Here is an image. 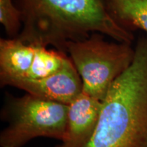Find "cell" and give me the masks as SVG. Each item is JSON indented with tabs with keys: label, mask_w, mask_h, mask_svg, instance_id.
<instances>
[{
	"label": "cell",
	"mask_w": 147,
	"mask_h": 147,
	"mask_svg": "<svg viewBox=\"0 0 147 147\" xmlns=\"http://www.w3.org/2000/svg\"><path fill=\"white\" fill-rule=\"evenodd\" d=\"M23 26L17 38L34 46L66 53L70 42L100 33L115 41L132 44L134 34L117 25L104 0H14Z\"/></svg>",
	"instance_id": "obj_1"
},
{
	"label": "cell",
	"mask_w": 147,
	"mask_h": 147,
	"mask_svg": "<svg viewBox=\"0 0 147 147\" xmlns=\"http://www.w3.org/2000/svg\"><path fill=\"white\" fill-rule=\"evenodd\" d=\"M131 65L102 101L95 133L86 147H147V35L138 38Z\"/></svg>",
	"instance_id": "obj_2"
},
{
	"label": "cell",
	"mask_w": 147,
	"mask_h": 147,
	"mask_svg": "<svg viewBox=\"0 0 147 147\" xmlns=\"http://www.w3.org/2000/svg\"><path fill=\"white\" fill-rule=\"evenodd\" d=\"M100 33L69 42L66 53L82 79L83 91L101 101L113 82L131 65L135 55L131 44L109 42Z\"/></svg>",
	"instance_id": "obj_3"
},
{
	"label": "cell",
	"mask_w": 147,
	"mask_h": 147,
	"mask_svg": "<svg viewBox=\"0 0 147 147\" xmlns=\"http://www.w3.org/2000/svg\"><path fill=\"white\" fill-rule=\"evenodd\" d=\"M68 105L27 93L8 100L4 115L8 125L0 134L1 147H23L40 137L63 139Z\"/></svg>",
	"instance_id": "obj_4"
},
{
	"label": "cell",
	"mask_w": 147,
	"mask_h": 147,
	"mask_svg": "<svg viewBox=\"0 0 147 147\" xmlns=\"http://www.w3.org/2000/svg\"><path fill=\"white\" fill-rule=\"evenodd\" d=\"M10 86L44 100L66 105L83 91L82 79L70 58L63 68L51 76L40 79H19L11 82Z\"/></svg>",
	"instance_id": "obj_5"
},
{
	"label": "cell",
	"mask_w": 147,
	"mask_h": 147,
	"mask_svg": "<svg viewBox=\"0 0 147 147\" xmlns=\"http://www.w3.org/2000/svg\"><path fill=\"white\" fill-rule=\"evenodd\" d=\"M102 101L82 91L68 105L65 134L56 147H86L95 133Z\"/></svg>",
	"instance_id": "obj_6"
},
{
	"label": "cell",
	"mask_w": 147,
	"mask_h": 147,
	"mask_svg": "<svg viewBox=\"0 0 147 147\" xmlns=\"http://www.w3.org/2000/svg\"><path fill=\"white\" fill-rule=\"evenodd\" d=\"M36 46L15 38L0 39V84L10 86L26 78L34 61Z\"/></svg>",
	"instance_id": "obj_7"
},
{
	"label": "cell",
	"mask_w": 147,
	"mask_h": 147,
	"mask_svg": "<svg viewBox=\"0 0 147 147\" xmlns=\"http://www.w3.org/2000/svg\"><path fill=\"white\" fill-rule=\"evenodd\" d=\"M110 16L127 32L147 35V0H104Z\"/></svg>",
	"instance_id": "obj_8"
},
{
	"label": "cell",
	"mask_w": 147,
	"mask_h": 147,
	"mask_svg": "<svg viewBox=\"0 0 147 147\" xmlns=\"http://www.w3.org/2000/svg\"><path fill=\"white\" fill-rule=\"evenodd\" d=\"M36 47L32 65L25 78L40 79L51 76L63 68L69 59L67 54L57 49Z\"/></svg>",
	"instance_id": "obj_9"
},
{
	"label": "cell",
	"mask_w": 147,
	"mask_h": 147,
	"mask_svg": "<svg viewBox=\"0 0 147 147\" xmlns=\"http://www.w3.org/2000/svg\"><path fill=\"white\" fill-rule=\"evenodd\" d=\"M0 23L9 38L19 36L23 26L22 16L14 0H0Z\"/></svg>",
	"instance_id": "obj_10"
}]
</instances>
